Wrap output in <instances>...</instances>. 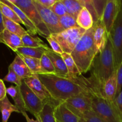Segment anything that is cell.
Listing matches in <instances>:
<instances>
[{
    "label": "cell",
    "instance_id": "11",
    "mask_svg": "<svg viewBox=\"0 0 122 122\" xmlns=\"http://www.w3.org/2000/svg\"><path fill=\"white\" fill-rule=\"evenodd\" d=\"M23 81L30 89L44 102V105L45 104L50 103L57 106L60 103L52 98L47 89L38 78L37 75H33L32 77L26 79Z\"/></svg>",
    "mask_w": 122,
    "mask_h": 122
},
{
    "label": "cell",
    "instance_id": "3",
    "mask_svg": "<svg viewBox=\"0 0 122 122\" xmlns=\"http://www.w3.org/2000/svg\"><path fill=\"white\" fill-rule=\"evenodd\" d=\"M90 79L92 110L106 122H122V115L114 101H111L105 97L97 83L91 77Z\"/></svg>",
    "mask_w": 122,
    "mask_h": 122
},
{
    "label": "cell",
    "instance_id": "16",
    "mask_svg": "<svg viewBox=\"0 0 122 122\" xmlns=\"http://www.w3.org/2000/svg\"><path fill=\"white\" fill-rule=\"evenodd\" d=\"M0 1L3 2L4 4H5L9 6L11 8H12L14 10V11L16 13L17 15L19 16V17L20 18V20L23 22V25H25V27H26V29H27V32L29 34L36 36V35L38 33L37 27L31 21V20L27 17V15L24 13V12L21 10H20L19 7L13 4V3H11L9 0H0Z\"/></svg>",
    "mask_w": 122,
    "mask_h": 122
},
{
    "label": "cell",
    "instance_id": "18",
    "mask_svg": "<svg viewBox=\"0 0 122 122\" xmlns=\"http://www.w3.org/2000/svg\"><path fill=\"white\" fill-rule=\"evenodd\" d=\"M0 43L6 45L15 52L17 48L23 46L21 38L5 29L0 34Z\"/></svg>",
    "mask_w": 122,
    "mask_h": 122
},
{
    "label": "cell",
    "instance_id": "15",
    "mask_svg": "<svg viewBox=\"0 0 122 122\" xmlns=\"http://www.w3.org/2000/svg\"><path fill=\"white\" fill-rule=\"evenodd\" d=\"M45 52L50 58L54 67L56 75L68 78V70L61 56L54 52L50 48L45 50Z\"/></svg>",
    "mask_w": 122,
    "mask_h": 122
},
{
    "label": "cell",
    "instance_id": "41",
    "mask_svg": "<svg viewBox=\"0 0 122 122\" xmlns=\"http://www.w3.org/2000/svg\"><path fill=\"white\" fill-rule=\"evenodd\" d=\"M7 88L3 80L0 79V101L3 100L7 97Z\"/></svg>",
    "mask_w": 122,
    "mask_h": 122
},
{
    "label": "cell",
    "instance_id": "28",
    "mask_svg": "<svg viewBox=\"0 0 122 122\" xmlns=\"http://www.w3.org/2000/svg\"><path fill=\"white\" fill-rule=\"evenodd\" d=\"M45 50L42 48H32L21 46L17 48L15 53L20 54L23 56L41 59L42 55L45 53Z\"/></svg>",
    "mask_w": 122,
    "mask_h": 122
},
{
    "label": "cell",
    "instance_id": "5",
    "mask_svg": "<svg viewBox=\"0 0 122 122\" xmlns=\"http://www.w3.org/2000/svg\"><path fill=\"white\" fill-rule=\"evenodd\" d=\"M11 3L19 7L24 12L27 17L35 25L38 34L43 36H49L51 35L48 29L42 20L41 15L33 0H9Z\"/></svg>",
    "mask_w": 122,
    "mask_h": 122
},
{
    "label": "cell",
    "instance_id": "40",
    "mask_svg": "<svg viewBox=\"0 0 122 122\" xmlns=\"http://www.w3.org/2000/svg\"><path fill=\"white\" fill-rule=\"evenodd\" d=\"M36 1L43 7L47 8H50L57 2V0H36Z\"/></svg>",
    "mask_w": 122,
    "mask_h": 122
},
{
    "label": "cell",
    "instance_id": "35",
    "mask_svg": "<svg viewBox=\"0 0 122 122\" xmlns=\"http://www.w3.org/2000/svg\"><path fill=\"white\" fill-rule=\"evenodd\" d=\"M50 9L54 13H55L58 17L64 16L67 13L66 8L61 0H57V2Z\"/></svg>",
    "mask_w": 122,
    "mask_h": 122
},
{
    "label": "cell",
    "instance_id": "22",
    "mask_svg": "<svg viewBox=\"0 0 122 122\" xmlns=\"http://www.w3.org/2000/svg\"><path fill=\"white\" fill-rule=\"evenodd\" d=\"M77 25L85 30L90 29L94 26V20L92 15L86 7L83 8L76 19Z\"/></svg>",
    "mask_w": 122,
    "mask_h": 122
},
{
    "label": "cell",
    "instance_id": "26",
    "mask_svg": "<svg viewBox=\"0 0 122 122\" xmlns=\"http://www.w3.org/2000/svg\"><path fill=\"white\" fill-rule=\"evenodd\" d=\"M16 54L19 55L22 58L23 60L25 61V63H26L32 73L34 75L44 74V71H43L41 66L40 59L23 56V55L18 53H16Z\"/></svg>",
    "mask_w": 122,
    "mask_h": 122
},
{
    "label": "cell",
    "instance_id": "24",
    "mask_svg": "<svg viewBox=\"0 0 122 122\" xmlns=\"http://www.w3.org/2000/svg\"><path fill=\"white\" fill-rule=\"evenodd\" d=\"M23 46L32 48H42L45 50L49 48V46L45 44L42 40L39 37L36 36L32 35L27 33L21 38Z\"/></svg>",
    "mask_w": 122,
    "mask_h": 122
},
{
    "label": "cell",
    "instance_id": "13",
    "mask_svg": "<svg viewBox=\"0 0 122 122\" xmlns=\"http://www.w3.org/2000/svg\"><path fill=\"white\" fill-rule=\"evenodd\" d=\"M54 117L57 122H83L66 106L65 102H61L55 107Z\"/></svg>",
    "mask_w": 122,
    "mask_h": 122
},
{
    "label": "cell",
    "instance_id": "14",
    "mask_svg": "<svg viewBox=\"0 0 122 122\" xmlns=\"http://www.w3.org/2000/svg\"><path fill=\"white\" fill-rule=\"evenodd\" d=\"M94 39L98 53H100L106 46L108 38V33L102 20H99L94 24Z\"/></svg>",
    "mask_w": 122,
    "mask_h": 122
},
{
    "label": "cell",
    "instance_id": "1",
    "mask_svg": "<svg viewBox=\"0 0 122 122\" xmlns=\"http://www.w3.org/2000/svg\"><path fill=\"white\" fill-rule=\"evenodd\" d=\"M37 76L52 98L58 102H65L72 97L90 92V77L77 76L67 78L49 74H39Z\"/></svg>",
    "mask_w": 122,
    "mask_h": 122
},
{
    "label": "cell",
    "instance_id": "12",
    "mask_svg": "<svg viewBox=\"0 0 122 122\" xmlns=\"http://www.w3.org/2000/svg\"><path fill=\"white\" fill-rule=\"evenodd\" d=\"M121 0H107L101 20L109 34L117 17L122 7Z\"/></svg>",
    "mask_w": 122,
    "mask_h": 122
},
{
    "label": "cell",
    "instance_id": "7",
    "mask_svg": "<svg viewBox=\"0 0 122 122\" xmlns=\"http://www.w3.org/2000/svg\"><path fill=\"white\" fill-rule=\"evenodd\" d=\"M108 35L113 45L115 69L117 70L122 61V3L119 15Z\"/></svg>",
    "mask_w": 122,
    "mask_h": 122
},
{
    "label": "cell",
    "instance_id": "9",
    "mask_svg": "<svg viewBox=\"0 0 122 122\" xmlns=\"http://www.w3.org/2000/svg\"><path fill=\"white\" fill-rule=\"evenodd\" d=\"M65 103L69 109L80 118L82 117L83 113L92 110L90 92L89 94H81L72 97L67 100Z\"/></svg>",
    "mask_w": 122,
    "mask_h": 122
},
{
    "label": "cell",
    "instance_id": "23",
    "mask_svg": "<svg viewBox=\"0 0 122 122\" xmlns=\"http://www.w3.org/2000/svg\"><path fill=\"white\" fill-rule=\"evenodd\" d=\"M0 112L2 116V122H7L13 112L20 113L16 107L11 103L8 97L0 101Z\"/></svg>",
    "mask_w": 122,
    "mask_h": 122
},
{
    "label": "cell",
    "instance_id": "32",
    "mask_svg": "<svg viewBox=\"0 0 122 122\" xmlns=\"http://www.w3.org/2000/svg\"><path fill=\"white\" fill-rule=\"evenodd\" d=\"M59 21L61 26L64 30L79 26L76 19L67 13L64 16L59 17Z\"/></svg>",
    "mask_w": 122,
    "mask_h": 122
},
{
    "label": "cell",
    "instance_id": "8",
    "mask_svg": "<svg viewBox=\"0 0 122 122\" xmlns=\"http://www.w3.org/2000/svg\"><path fill=\"white\" fill-rule=\"evenodd\" d=\"M20 89L26 112H30L35 117L44 108V102L30 89L24 81L20 86Z\"/></svg>",
    "mask_w": 122,
    "mask_h": 122
},
{
    "label": "cell",
    "instance_id": "38",
    "mask_svg": "<svg viewBox=\"0 0 122 122\" xmlns=\"http://www.w3.org/2000/svg\"><path fill=\"white\" fill-rule=\"evenodd\" d=\"M107 1H93L98 20H101Z\"/></svg>",
    "mask_w": 122,
    "mask_h": 122
},
{
    "label": "cell",
    "instance_id": "30",
    "mask_svg": "<svg viewBox=\"0 0 122 122\" xmlns=\"http://www.w3.org/2000/svg\"><path fill=\"white\" fill-rule=\"evenodd\" d=\"M0 11L2 15L8 19H10L19 24H23L21 20L17 15L16 13L14 11V10L11 8L9 6L1 2V1H0Z\"/></svg>",
    "mask_w": 122,
    "mask_h": 122
},
{
    "label": "cell",
    "instance_id": "42",
    "mask_svg": "<svg viewBox=\"0 0 122 122\" xmlns=\"http://www.w3.org/2000/svg\"><path fill=\"white\" fill-rule=\"evenodd\" d=\"M114 102H115L118 109L120 111V113L122 115V90L119 93V95L116 97L115 100H114Z\"/></svg>",
    "mask_w": 122,
    "mask_h": 122
},
{
    "label": "cell",
    "instance_id": "21",
    "mask_svg": "<svg viewBox=\"0 0 122 122\" xmlns=\"http://www.w3.org/2000/svg\"><path fill=\"white\" fill-rule=\"evenodd\" d=\"M66 8L67 14L75 18L77 17L85 5V0H61Z\"/></svg>",
    "mask_w": 122,
    "mask_h": 122
},
{
    "label": "cell",
    "instance_id": "31",
    "mask_svg": "<svg viewBox=\"0 0 122 122\" xmlns=\"http://www.w3.org/2000/svg\"><path fill=\"white\" fill-rule=\"evenodd\" d=\"M40 61L41 66L42 69L44 71V74L56 75L54 67L50 58L45 54V52L42 55V57L41 58Z\"/></svg>",
    "mask_w": 122,
    "mask_h": 122
},
{
    "label": "cell",
    "instance_id": "10",
    "mask_svg": "<svg viewBox=\"0 0 122 122\" xmlns=\"http://www.w3.org/2000/svg\"><path fill=\"white\" fill-rule=\"evenodd\" d=\"M38 12L41 15L42 20L51 34L60 33L64 30L61 26L59 21V17L54 13L50 8H45L33 0Z\"/></svg>",
    "mask_w": 122,
    "mask_h": 122
},
{
    "label": "cell",
    "instance_id": "19",
    "mask_svg": "<svg viewBox=\"0 0 122 122\" xmlns=\"http://www.w3.org/2000/svg\"><path fill=\"white\" fill-rule=\"evenodd\" d=\"M117 89V70L113 72L110 77L106 81L102 89L104 96L111 101H114L116 97Z\"/></svg>",
    "mask_w": 122,
    "mask_h": 122
},
{
    "label": "cell",
    "instance_id": "4",
    "mask_svg": "<svg viewBox=\"0 0 122 122\" xmlns=\"http://www.w3.org/2000/svg\"><path fill=\"white\" fill-rule=\"evenodd\" d=\"M91 69V77L102 90L105 82L116 70L114 51L109 35L104 50L95 57Z\"/></svg>",
    "mask_w": 122,
    "mask_h": 122
},
{
    "label": "cell",
    "instance_id": "2",
    "mask_svg": "<svg viewBox=\"0 0 122 122\" xmlns=\"http://www.w3.org/2000/svg\"><path fill=\"white\" fill-rule=\"evenodd\" d=\"M94 27L86 31L71 53L80 73H86L91 69L95 57L98 54L94 39Z\"/></svg>",
    "mask_w": 122,
    "mask_h": 122
},
{
    "label": "cell",
    "instance_id": "6",
    "mask_svg": "<svg viewBox=\"0 0 122 122\" xmlns=\"http://www.w3.org/2000/svg\"><path fill=\"white\" fill-rule=\"evenodd\" d=\"M86 31L77 26L51 35L58 41L63 52L71 54Z\"/></svg>",
    "mask_w": 122,
    "mask_h": 122
},
{
    "label": "cell",
    "instance_id": "36",
    "mask_svg": "<svg viewBox=\"0 0 122 122\" xmlns=\"http://www.w3.org/2000/svg\"><path fill=\"white\" fill-rule=\"evenodd\" d=\"M46 38L47 41L48 42L49 44H50V46H51V50H52L54 52H56V53L58 54L61 56V54L64 52H63V50H62L61 47V46L60 45L58 41H57L52 36H51V35H50L49 36L46 37V38Z\"/></svg>",
    "mask_w": 122,
    "mask_h": 122
},
{
    "label": "cell",
    "instance_id": "27",
    "mask_svg": "<svg viewBox=\"0 0 122 122\" xmlns=\"http://www.w3.org/2000/svg\"><path fill=\"white\" fill-rule=\"evenodd\" d=\"M3 21L5 29L8 30V31L16 35L20 38L28 33L27 31H26L23 27H21L20 24L8 19L4 16H3Z\"/></svg>",
    "mask_w": 122,
    "mask_h": 122
},
{
    "label": "cell",
    "instance_id": "20",
    "mask_svg": "<svg viewBox=\"0 0 122 122\" xmlns=\"http://www.w3.org/2000/svg\"><path fill=\"white\" fill-rule=\"evenodd\" d=\"M7 93L14 100V106L17 108L20 113L22 114L24 112H26L23 99L20 92V86H11L7 88Z\"/></svg>",
    "mask_w": 122,
    "mask_h": 122
},
{
    "label": "cell",
    "instance_id": "17",
    "mask_svg": "<svg viewBox=\"0 0 122 122\" xmlns=\"http://www.w3.org/2000/svg\"><path fill=\"white\" fill-rule=\"evenodd\" d=\"M8 67L11 69L23 80L32 77L34 75L31 72L22 58L17 54Z\"/></svg>",
    "mask_w": 122,
    "mask_h": 122
},
{
    "label": "cell",
    "instance_id": "33",
    "mask_svg": "<svg viewBox=\"0 0 122 122\" xmlns=\"http://www.w3.org/2000/svg\"><path fill=\"white\" fill-rule=\"evenodd\" d=\"M81 119L83 120V122H107L92 110L83 113Z\"/></svg>",
    "mask_w": 122,
    "mask_h": 122
},
{
    "label": "cell",
    "instance_id": "37",
    "mask_svg": "<svg viewBox=\"0 0 122 122\" xmlns=\"http://www.w3.org/2000/svg\"><path fill=\"white\" fill-rule=\"evenodd\" d=\"M85 7H86L88 10L89 13H91V14L92 17L93 18V20H94V23H95L99 20L93 1L92 0H85Z\"/></svg>",
    "mask_w": 122,
    "mask_h": 122
},
{
    "label": "cell",
    "instance_id": "34",
    "mask_svg": "<svg viewBox=\"0 0 122 122\" xmlns=\"http://www.w3.org/2000/svg\"><path fill=\"white\" fill-rule=\"evenodd\" d=\"M4 81H6V82H10V83H13L15 84V85L17 86H20L22 83L23 80L21 79L11 69L8 67V74L6 75L3 79Z\"/></svg>",
    "mask_w": 122,
    "mask_h": 122
},
{
    "label": "cell",
    "instance_id": "43",
    "mask_svg": "<svg viewBox=\"0 0 122 122\" xmlns=\"http://www.w3.org/2000/svg\"><path fill=\"white\" fill-rule=\"evenodd\" d=\"M22 114L23 116L25 117V119H26L27 122H42L40 118H39V117L38 116H37L35 117L36 120H33V119H30V118L28 116V115L27 114L26 112H24V113H22Z\"/></svg>",
    "mask_w": 122,
    "mask_h": 122
},
{
    "label": "cell",
    "instance_id": "25",
    "mask_svg": "<svg viewBox=\"0 0 122 122\" xmlns=\"http://www.w3.org/2000/svg\"><path fill=\"white\" fill-rule=\"evenodd\" d=\"M62 58H63L64 63L66 65L68 70V78L76 77L81 76L79 71L77 67L70 54L63 52L61 54Z\"/></svg>",
    "mask_w": 122,
    "mask_h": 122
},
{
    "label": "cell",
    "instance_id": "44",
    "mask_svg": "<svg viewBox=\"0 0 122 122\" xmlns=\"http://www.w3.org/2000/svg\"><path fill=\"white\" fill-rule=\"evenodd\" d=\"M4 29L5 27L4 25L3 15H2V13H1V11H0V34L3 32V30Z\"/></svg>",
    "mask_w": 122,
    "mask_h": 122
},
{
    "label": "cell",
    "instance_id": "29",
    "mask_svg": "<svg viewBox=\"0 0 122 122\" xmlns=\"http://www.w3.org/2000/svg\"><path fill=\"white\" fill-rule=\"evenodd\" d=\"M56 106L50 103L45 104L38 116L42 122H57L54 117V108Z\"/></svg>",
    "mask_w": 122,
    "mask_h": 122
},
{
    "label": "cell",
    "instance_id": "39",
    "mask_svg": "<svg viewBox=\"0 0 122 122\" xmlns=\"http://www.w3.org/2000/svg\"><path fill=\"white\" fill-rule=\"evenodd\" d=\"M117 89L116 97L122 90V61L117 69Z\"/></svg>",
    "mask_w": 122,
    "mask_h": 122
}]
</instances>
